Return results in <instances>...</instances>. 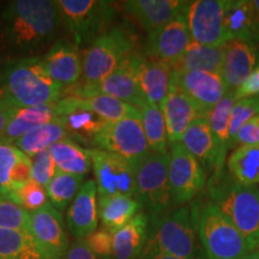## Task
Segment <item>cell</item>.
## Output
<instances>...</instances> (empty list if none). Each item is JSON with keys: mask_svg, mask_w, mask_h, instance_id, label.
I'll return each instance as SVG.
<instances>
[{"mask_svg": "<svg viewBox=\"0 0 259 259\" xmlns=\"http://www.w3.org/2000/svg\"><path fill=\"white\" fill-rule=\"evenodd\" d=\"M63 85L48 73L42 58L11 61L5 67L0 96L21 107L50 105L59 101Z\"/></svg>", "mask_w": 259, "mask_h": 259, "instance_id": "3957f363", "label": "cell"}, {"mask_svg": "<svg viewBox=\"0 0 259 259\" xmlns=\"http://www.w3.org/2000/svg\"><path fill=\"white\" fill-rule=\"evenodd\" d=\"M29 212L9 200H0V229H27Z\"/></svg>", "mask_w": 259, "mask_h": 259, "instance_id": "b9f144b4", "label": "cell"}, {"mask_svg": "<svg viewBox=\"0 0 259 259\" xmlns=\"http://www.w3.org/2000/svg\"><path fill=\"white\" fill-rule=\"evenodd\" d=\"M235 101L234 92H228L206 115V120L209 122L216 143L225 156H227L229 150V122Z\"/></svg>", "mask_w": 259, "mask_h": 259, "instance_id": "d590c367", "label": "cell"}, {"mask_svg": "<svg viewBox=\"0 0 259 259\" xmlns=\"http://www.w3.org/2000/svg\"><path fill=\"white\" fill-rule=\"evenodd\" d=\"M0 259H44L27 229H0Z\"/></svg>", "mask_w": 259, "mask_h": 259, "instance_id": "e575fe53", "label": "cell"}, {"mask_svg": "<svg viewBox=\"0 0 259 259\" xmlns=\"http://www.w3.org/2000/svg\"><path fill=\"white\" fill-rule=\"evenodd\" d=\"M63 17L54 0H16L2 16L3 36L9 46L34 51L54 40Z\"/></svg>", "mask_w": 259, "mask_h": 259, "instance_id": "6da1fadb", "label": "cell"}, {"mask_svg": "<svg viewBox=\"0 0 259 259\" xmlns=\"http://www.w3.org/2000/svg\"><path fill=\"white\" fill-rule=\"evenodd\" d=\"M65 138H71V136L65 127L63 118H56L47 124L31 128L15 145L27 156L32 157L41 151L48 150L52 145Z\"/></svg>", "mask_w": 259, "mask_h": 259, "instance_id": "1f68e13d", "label": "cell"}, {"mask_svg": "<svg viewBox=\"0 0 259 259\" xmlns=\"http://www.w3.org/2000/svg\"><path fill=\"white\" fill-rule=\"evenodd\" d=\"M191 215L205 259H242L251 253L241 233L210 200L191 210Z\"/></svg>", "mask_w": 259, "mask_h": 259, "instance_id": "5b68a950", "label": "cell"}, {"mask_svg": "<svg viewBox=\"0 0 259 259\" xmlns=\"http://www.w3.org/2000/svg\"><path fill=\"white\" fill-rule=\"evenodd\" d=\"M253 5H254V8L257 9V11H258V14H259V0H254Z\"/></svg>", "mask_w": 259, "mask_h": 259, "instance_id": "816d5d0a", "label": "cell"}, {"mask_svg": "<svg viewBox=\"0 0 259 259\" xmlns=\"http://www.w3.org/2000/svg\"><path fill=\"white\" fill-rule=\"evenodd\" d=\"M9 191L0 185V200H9Z\"/></svg>", "mask_w": 259, "mask_h": 259, "instance_id": "c3c4849f", "label": "cell"}, {"mask_svg": "<svg viewBox=\"0 0 259 259\" xmlns=\"http://www.w3.org/2000/svg\"><path fill=\"white\" fill-rule=\"evenodd\" d=\"M61 17L78 48H88L114 17L115 10L101 0H58Z\"/></svg>", "mask_w": 259, "mask_h": 259, "instance_id": "52a82bcc", "label": "cell"}, {"mask_svg": "<svg viewBox=\"0 0 259 259\" xmlns=\"http://www.w3.org/2000/svg\"><path fill=\"white\" fill-rule=\"evenodd\" d=\"M209 200L241 233L251 252L259 250V189L241 184L225 167L208 178Z\"/></svg>", "mask_w": 259, "mask_h": 259, "instance_id": "7a4b0ae2", "label": "cell"}, {"mask_svg": "<svg viewBox=\"0 0 259 259\" xmlns=\"http://www.w3.org/2000/svg\"><path fill=\"white\" fill-rule=\"evenodd\" d=\"M190 2L181 0H130L124 8L137 19L145 30L151 32L186 14Z\"/></svg>", "mask_w": 259, "mask_h": 259, "instance_id": "d6986e66", "label": "cell"}, {"mask_svg": "<svg viewBox=\"0 0 259 259\" xmlns=\"http://www.w3.org/2000/svg\"><path fill=\"white\" fill-rule=\"evenodd\" d=\"M257 116H259V96L236 100L233 106L231 122H229V149L241 126Z\"/></svg>", "mask_w": 259, "mask_h": 259, "instance_id": "ab89813d", "label": "cell"}, {"mask_svg": "<svg viewBox=\"0 0 259 259\" xmlns=\"http://www.w3.org/2000/svg\"><path fill=\"white\" fill-rule=\"evenodd\" d=\"M135 40L122 27H113L97 36L83 57V84L94 85L105 79L134 53Z\"/></svg>", "mask_w": 259, "mask_h": 259, "instance_id": "8992f818", "label": "cell"}, {"mask_svg": "<svg viewBox=\"0 0 259 259\" xmlns=\"http://www.w3.org/2000/svg\"><path fill=\"white\" fill-rule=\"evenodd\" d=\"M171 83L190 97L204 118L229 92L222 76L204 71L173 70Z\"/></svg>", "mask_w": 259, "mask_h": 259, "instance_id": "9a60e30c", "label": "cell"}, {"mask_svg": "<svg viewBox=\"0 0 259 259\" xmlns=\"http://www.w3.org/2000/svg\"><path fill=\"white\" fill-rule=\"evenodd\" d=\"M149 215L139 212L127 225L113 233L111 259H139L148 239Z\"/></svg>", "mask_w": 259, "mask_h": 259, "instance_id": "4316f807", "label": "cell"}, {"mask_svg": "<svg viewBox=\"0 0 259 259\" xmlns=\"http://www.w3.org/2000/svg\"><path fill=\"white\" fill-rule=\"evenodd\" d=\"M225 27L228 37L259 46V14L250 0H227Z\"/></svg>", "mask_w": 259, "mask_h": 259, "instance_id": "d4e9b609", "label": "cell"}, {"mask_svg": "<svg viewBox=\"0 0 259 259\" xmlns=\"http://www.w3.org/2000/svg\"><path fill=\"white\" fill-rule=\"evenodd\" d=\"M239 147H259V116L241 126L233 139L231 149Z\"/></svg>", "mask_w": 259, "mask_h": 259, "instance_id": "ee69618b", "label": "cell"}, {"mask_svg": "<svg viewBox=\"0 0 259 259\" xmlns=\"http://www.w3.org/2000/svg\"><path fill=\"white\" fill-rule=\"evenodd\" d=\"M143 259H181V258H177V257H169V255H156V257L143 258Z\"/></svg>", "mask_w": 259, "mask_h": 259, "instance_id": "f907efd6", "label": "cell"}, {"mask_svg": "<svg viewBox=\"0 0 259 259\" xmlns=\"http://www.w3.org/2000/svg\"><path fill=\"white\" fill-rule=\"evenodd\" d=\"M82 185L83 177L57 171L46 189L51 205L63 212L69 208Z\"/></svg>", "mask_w": 259, "mask_h": 259, "instance_id": "8d00e7d4", "label": "cell"}, {"mask_svg": "<svg viewBox=\"0 0 259 259\" xmlns=\"http://www.w3.org/2000/svg\"><path fill=\"white\" fill-rule=\"evenodd\" d=\"M225 57L226 46H204L192 41L173 70L204 71L222 76Z\"/></svg>", "mask_w": 259, "mask_h": 259, "instance_id": "f546056e", "label": "cell"}, {"mask_svg": "<svg viewBox=\"0 0 259 259\" xmlns=\"http://www.w3.org/2000/svg\"><path fill=\"white\" fill-rule=\"evenodd\" d=\"M61 118L71 138L80 139L82 142H92L94 136L106 124V121H103L94 113L80 108L73 109L69 114Z\"/></svg>", "mask_w": 259, "mask_h": 259, "instance_id": "74e56055", "label": "cell"}, {"mask_svg": "<svg viewBox=\"0 0 259 259\" xmlns=\"http://www.w3.org/2000/svg\"><path fill=\"white\" fill-rule=\"evenodd\" d=\"M139 53L134 52L119 65L111 74L94 85H73L69 88L71 96L92 97L96 95H107L120 100L122 102L138 108L145 100L139 88L137 76V64Z\"/></svg>", "mask_w": 259, "mask_h": 259, "instance_id": "30bf717a", "label": "cell"}, {"mask_svg": "<svg viewBox=\"0 0 259 259\" xmlns=\"http://www.w3.org/2000/svg\"><path fill=\"white\" fill-rule=\"evenodd\" d=\"M168 164V153H150L136 166V199L149 216L166 212L171 204Z\"/></svg>", "mask_w": 259, "mask_h": 259, "instance_id": "ba28073f", "label": "cell"}, {"mask_svg": "<svg viewBox=\"0 0 259 259\" xmlns=\"http://www.w3.org/2000/svg\"><path fill=\"white\" fill-rule=\"evenodd\" d=\"M171 66L158 60L149 59L139 53L137 76L143 99L150 105L162 108L171 84Z\"/></svg>", "mask_w": 259, "mask_h": 259, "instance_id": "cb8c5ba5", "label": "cell"}, {"mask_svg": "<svg viewBox=\"0 0 259 259\" xmlns=\"http://www.w3.org/2000/svg\"><path fill=\"white\" fill-rule=\"evenodd\" d=\"M56 118H58L57 102L31 107H21L14 103L12 116L0 139L15 144L31 128L47 124Z\"/></svg>", "mask_w": 259, "mask_h": 259, "instance_id": "484cf974", "label": "cell"}, {"mask_svg": "<svg viewBox=\"0 0 259 259\" xmlns=\"http://www.w3.org/2000/svg\"><path fill=\"white\" fill-rule=\"evenodd\" d=\"M99 197L130 196L136 198V167L124 157L88 149Z\"/></svg>", "mask_w": 259, "mask_h": 259, "instance_id": "7c38bea8", "label": "cell"}, {"mask_svg": "<svg viewBox=\"0 0 259 259\" xmlns=\"http://www.w3.org/2000/svg\"><path fill=\"white\" fill-rule=\"evenodd\" d=\"M12 116V105L0 97V137L4 134L6 126Z\"/></svg>", "mask_w": 259, "mask_h": 259, "instance_id": "7dc6e473", "label": "cell"}, {"mask_svg": "<svg viewBox=\"0 0 259 259\" xmlns=\"http://www.w3.org/2000/svg\"><path fill=\"white\" fill-rule=\"evenodd\" d=\"M142 204L135 197L112 196L97 197V210L102 227L114 233L127 225L139 212H142Z\"/></svg>", "mask_w": 259, "mask_h": 259, "instance_id": "f1b7e54d", "label": "cell"}, {"mask_svg": "<svg viewBox=\"0 0 259 259\" xmlns=\"http://www.w3.org/2000/svg\"><path fill=\"white\" fill-rule=\"evenodd\" d=\"M257 67L259 46L239 40H232L226 45L222 78L229 92H235Z\"/></svg>", "mask_w": 259, "mask_h": 259, "instance_id": "603a6c76", "label": "cell"}, {"mask_svg": "<svg viewBox=\"0 0 259 259\" xmlns=\"http://www.w3.org/2000/svg\"><path fill=\"white\" fill-rule=\"evenodd\" d=\"M65 259H99L95 253L90 250L84 239H76L69 246V250L65 255Z\"/></svg>", "mask_w": 259, "mask_h": 259, "instance_id": "bcb514c9", "label": "cell"}, {"mask_svg": "<svg viewBox=\"0 0 259 259\" xmlns=\"http://www.w3.org/2000/svg\"><path fill=\"white\" fill-rule=\"evenodd\" d=\"M96 196L95 181H85L67 209V228L76 239H85L97 229L99 210Z\"/></svg>", "mask_w": 259, "mask_h": 259, "instance_id": "ffe728a7", "label": "cell"}, {"mask_svg": "<svg viewBox=\"0 0 259 259\" xmlns=\"http://www.w3.org/2000/svg\"><path fill=\"white\" fill-rule=\"evenodd\" d=\"M181 144L196 157L205 171L221 170L225 168L227 156L220 150L206 118L199 116L189 126L181 138Z\"/></svg>", "mask_w": 259, "mask_h": 259, "instance_id": "e0dca14e", "label": "cell"}, {"mask_svg": "<svg viewBox=\"0 0 259 259\" xmlns=\"http://www.w3.org/2000/svg\"><path fill=\"white\" fill-rule=\"evenodd\" d=\"M48 150L56 163L57 170L61 173L84 177L92 168L88 149L80 147L73 139H61L52 145Z\"/></svg>", "mask_w": 259, "mask_h": 259, "instance_id": "4dcf8cb0", "label": "cell"}, {"mask_svg": "<svg viewBox=\"0 0 259 259\" xmlns=\"http://www.w3.org/2000/svg\"><path fill=\"white\" fill-rule=\"evenodd\" d=\"M227 170L248 186L259 185V147H239L227 158Z\"/></svg>", "mask_w": 259, "mask_h": 259, "instance_id": "836d02e7", "label": "cell"}, {"mask_svg": "<svg viewBox=\"0 0 259 259\" xmlns=\"http://www.w3.org/2000/svg\"><path fill=\"white\" fill-rule=\"evenodd\" d=\"M30 179L31 158L15 144L0 139V185L10 193Z\"/></svg>", "mask_w": 259, "mask_h": 259, "instance_id": "83f0119b", "label": "cell"}, {"mask_svg": "<svg viewBox=\"0 0 259 259\" xmlns=\"http://www.w3.org/2000/svg\"><path fill=\"white\" fill-rule=\"evenodd\" d=\"M9 202L15 203L25 211L30 212L44 208L50 203V199L47 190L35 180L30 179L10 192Z\"/></svg>", "mask_w": 259, "mask_h": 259, "instance_id": "f35d334b", "label": "cell"}, {"mask_svg": "<svg viewBox=\"0 0 259 259\" xmlns=\"http://www.w3.org/2000/svg\"><path fill=\"white\" fill-rule=\"evenodd\" d=\"M162 112L166 120L168 148L180 143L189 126L197 118L203 116L190 97L173 83L170 84L169 94L162 107Z\"/></svg>", "mask_w": 259, "mask_h": 259, "instance_id": "7402d4cb", "label": "cell"}, {"mask_svg": "<svg viewBox=\"0 0 259 259\" xmlns=\"http://www.w3.org/2000/svg\"><path fill=\"white\" fill-rule=\"evenodd\" d=\"M196 252V227L187 206L149 216L147 244L139 259L156 255L194 259Z\"/></svg>", "mask_w": 259, "mask_h": 259, "instance_id": "277c9868", "label": "cell"}, {"mask_svg": "<svg viewBox=\"0 0 259 259\" xmlns=\"http://www.w3.org/2000/svg\"><path fill=\"white\" fill-rule=\"evenodd\" d=\"M168 179L171 203L184 206L206 187V171L181 143L169 147Z\"/></svg>", "mask_w": 259, "mask_h": 259, "instance_id": "8fae6325", "label": "cell"}, {"mask_svg": "<svg viewBox=\"0 0 259 259\" xmlns=\"http://www.w3.org/2000/svg\"><path fill=\"white\" fill-rule=\"evenodd\" d=\"M31 158V179L47 189L50 183L57 174V167L50 150H44Z\"/></svg>", "mask_w": 259, "mask_h": 259, "instance_id": "60d3db41", "label": "cell"}, {"mask_svg": "<svg viewBox=\"0 0 259 259\" xmlns=\"http://www.w3.org/2000/svg\"><path fill=\"white\" fill-rule=\"evenodd\" d=\"M90 143L95 149L124 157L135 167L151 153L141 122V114L115 122H106Z\"/></svg>", "mask_w": 259, "mask_h": 259, "instance_id": "9c48e42d", "label": "cell"}, {"mask_svg": "<svg viewBox=\"0 0 259 259\" xmlns=\"http://www.w3.org/2000/svg\"><path fill=\"white\" fill-rule=\"evenodd\" d=\"M234 96L236 100L259 96V67L252 71L250 76L245 79V82L235 90Z\"/></svg>", "mask_w": 259, "mask_h": 259, "instance_id": "f6af8a7d", "label": "cell"}, {"mask_svg": "<svg viewBox=\"0 0 259 259\" xmlns=\"http://www.w3.org/2000/svg\"><path fill=\"white\" fill-rule=\"evenodd\" d=\"M137 109L141 114V122L151 153L167 154V127L162 108L144 101Z\"/></svg>", "mask_w": 259, "mask_h": 259, "instance_id": "d6a6232c", "label": "cell"}, {"mask_svg": "<svg viewBox=\"0 0 259 259\" xmlns=\"http://www.w3.org/2000/svg\"><path fill=\"white\" fill-rule=\"evenodd\" d=\"M99 259H111L113 250V233L107 231L106 228L96 229L89 236L84 239Z\"/></svg>", "mask_w": 259, "mask_h": 259, "instance_id": "7bdbcfd3", "label": "cell"}, {"mask_svg": "<svg viewBox=\"0 0 259 259\" xmlns=\"http://www.w3.org/2000/svg\"><path fill=\"white\" fill-rule=\"evenodd\" d=\"M80 108L94 113L106 122H115L125 118L138 116L139 111L135 106L122 102L120 100L107 95H96L92 97L67 96L57 102L58 118L65 116L73 109Z\"/></svg>", "mask_w": 259, "mask_h": 259, "instance_id": "ac0fdd59", "label": "cell"}, {"mask_svg": "<svg viewBox=\"0 0 259 259\" xmlns=\"http://www.w3.org/2000/svg\"><path fill=\"white\" fill-rule=\"evenodd\" d=\"M242 259H259V250L254 251V252H251V253L245 255V257Z\"/></svg>", "mask_w": 259, "mask_h": 259, "instance_id": "681fc988", "label": "cell"}, {"mask_svg": "<svg viewBox=\"0 0 259 259\" xmlns=\"http://www.w3.org/2000/svg\"><path fill=\"white\" fill-rule=\"evenodd\" d=\"M42 60L50 76L60 85H76L83 74V59L79 48L67 41H57Z\"/></svg>", "mask_w": 259, "mask_h": 259, "instance_id": "44dd1931", "label": "cell"}, {"mask_svg": "<svg viewBox=\"0 0 259 259\" xmlns=\"http://www.w3.org/2000/svg\"><path fill=\"white\" fill-rule=\"evenodd\" d=\"M227 0H197L190 2L186 22L191 40L204 46H226L231 38L225 27Z\"/></svg>", "mask_w": 259, "mask_h": 259, "instance_id": "4fadbf2b", "label": "cell"}, {"mask_svg": "<svg viewBox=\"0 0 259 259\" xmlns=\"http://www.w3.org/2000/svg\"><path fill=\"white\" fill-rule=\"evenodd\" d=\"M28 232L44 259H65L70 246L69 238L63 215L51 203L29 212Z\"/></svg>", "mask_w": 259, "mask_h": 259, "instance_id": "5bb4252c", "label": "cell"}, {"mask_svg": "<svg viewBox=\"0 0 259 259\" xmlns=\"http://www.w3.org/2000/svg\"><path fill=\"white\" fill-rule=\"evenodd\" d=\"M192 42L186 22V14L156 30L149 32L144 45V56L166 63L173 69Z\"/></svg>", "mask_w": 259, "mask_h": 259, "instance_id": "2e32d148", "label": "cell"}]
</instances>
